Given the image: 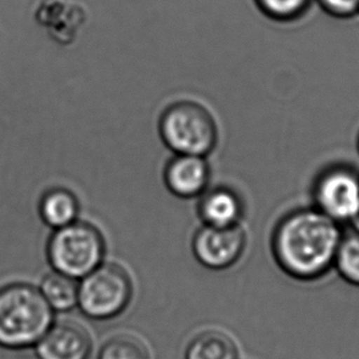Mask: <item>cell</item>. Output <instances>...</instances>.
<instances>
[{"mask_svg": "<svg viewBox=\"0 0 359 359\" xmlns=\"http://www.w3.org/2000/svg\"><path fill=\"white\" fill-rule=\"evenodd\" d=\"M344 232L340 224L316 208L296 210L277 224L272 252L290 276L314 281L334 269Z\"/></svg>", "mask_w": 359, "mask_h": 359, "instance_id": "1", "label": "cell"}, {"mask_svg": "<svg viewBox=\"0 0 359 359\" xmlns=\"http://www.w3.org/2000/svg\"><path fill=\"white\" fill-rule=\"evenodd\" d=\"M53 309L39 290L11 285L0 290V346L22 350L36 346L53 326Z\"/></svg>", "mask_w": 359, "mask_h": 359, "instance_id": "2", "label": "cell"}, {"mask_svg": "<svg viewBox=\"0 0 359 359\" xmlns=\"http://www.w3.org/2000/svg\"><path fill=\"white\" fill-rule=\"evenodd\" d=\"M162 140L177 155H208L217 142V126L208 108L180 101L165 109L160 121Z\"/></svg>", "mask_w": 359, "mask_h": 359, "instance_id": "3", "label": "cell"}, {"mask_svg": "<svg viewBox=\"0 0 359 359\" xmlns=\"http://www.w3.org/2000/svg\"><path fill=\"white\" fill-rule=\"evenodd\" d=\"M106 252L103 236L88 222H73L55 229L48 243L49 262L54 271L75 280L88 276L102 264Z\"/></svg>", "mask_w": 359, "mask_h": 359, "instance_id": "4", "label": "cell"}, {"mask_svg": "<svg viewBox=\"0 0 359 359\" xmlns=\"http://www.w3.org/2000/svg\"><path fill=\"white\" fill-rule=\"evenodd\" d=\"M133 297L129 272L116 262L101 264L79 285L78 306L93 320H109L121 316Z\"/></svg>", "mask_w": 359, "mask_h": 359, "instance_id": "5", "label": "cell"}, {"mask_svg": "<svg viewBox=\"0 0 359 359\" xmlns=\"http://www.w3.org/2000/svg\"><path fill=\"white\" fill-rule=\"evenodd\" d=\"M314 208L341 226L359 212V170L348 163H334L321 170L313 184Z\"/></svg>", "mask_w": 359, "mask_h": 359, "instance_id": "6", "label": "cell"}, {"mask_svg": "<svg viewBox=\"0 0 359 359\" xmlns=\"http://www.w3.org/2000/svg\"><path fill=\"white\" fill-rule=\"evenodd\" d=\"M245 245L247 234L239 224L229 227L205 224L195 234L193 252L204 266L224 270L238 262Z\"/></svg>", "mask_w": 359, "mask_h": 359, "instance_id": "7", "label": "cell"}, {"mask_svg": "<svg viewBox=\"0 0 359 359\" xmlns=\"http://www.w3.org/2000/svg\"><path fill=\"white\" fill-rule=\"evenodd\" d=\"M39 359H90L93 339L78 323L53 324L34 346Z\"/></svg>", "mask_w": 359, "mask_h": 359, "instance_id": "8", "label": "cell"}, {"mask_svg": "<svg viewBox=\"0 0 359 359\" xmlns=\"http://www.w3.org/2000/svg\"><path fill=\"white\" fill-rule=\"evenodd\" d=\"M168 189L180 198L203 194L209 182V167L203 156L177 155L165 170Z\"/></svg>", "mask_w": 359, "mask_h": 359, "instance_id": "9", "label": "cell"}, {"mask_svg": "<svg viewBox=\"0 0 359 359\" xmlns=\"http://www.w3.org/2000/svg\"><path fill=\"white\" fill-rule=\"evenodd\" d=\"M242 212L238 194L229 188L209 190L200 200L199 214L208 226L229 227L238 224Z\"/></svg>", "mask_w": 359, "mask_h": 359, "instance_id": "10", "label": "cell"}, {"mask_svg": "<svg viewBox=\"0 0 359 359\" xmlns=\"http://www.w3.org/2000/svg\"><path fill=\"white\" fill-rule=\"evenodd\" d=\"M185 359H239V348L224 331L205 330L191 339Z\"/></svg>", "mask_w": 359, "mask_h": 359, "instance_id": "11", "label": "cell"}, {"mask_svg": "<svg viewBox=\"0 0 359 359\" xmlns=\"http://www.w3.org/2000/svg\"><path fill=\"white\" fill-rule=\"evenodd\" d=\"M41 217L49 227L62 229L76 221L78 199L67 189H52L44 194L39 206Z\"/></svg>", "mask_w": 359, "mask_h": 359, "instance_id": "12", "label": "cell"}, {"mask_svg": "<svg viewBox=\"0 0 359 359\" xmlns=\"http://www.w3.org/2000/svg\"><path fill=\"white\" fill-rule=\"evenodd\" d=\"M39 291L53 311H69L78 306V282L60 272H50L44 277Z\"/></svg>", "mask_w": 359, "mask_h": 359, "instance_id": "13", "label": "cell"}, {"mask_svg": "<svg viewBox=\"0 0 359 359\" xmlns=\"http://www.w3.org/2000/svg\"><path fill=\"white\" fill-rule=\"evenodd\" d=\"M334 267L344 281L359 287V232H344Z\"/></svg>", "mask_w": 359, "mask_h": 359, "instance_id": "14", "label": "cell"}, {"mask_svg": "<svg viewBox=\"0 0 359 359\" xmlns=\"http://www.w3.org/2000/svg\"><path fill=\"white\" fill-rule=\"evenodd\" d=\"M314 0H254L257 9L275 22H293L311 9Z\"/></svg>", "mask_w": 359, "mask_h": 359, "instance_id": "15", "label": "cell"}, {"mask_svg": "<svg viewBox=\"0 0 359 359\" xmlns=\"http://www.w3.org/2000/svg\"><path fill=\"white\" fill-rule=\"evenodd\" d=\"M98 359H151L145 344L135 336H113L103 344Z\"/></svg>", "mask_w": 359, "mask_h": 359, "instance_id": "16", "label": "cell"}, {"mask_svg": "<svg viewBox=\"0 0 359 359\" xmlns=\"http://www.w3.org/2000/svg\"><path fill=\"white\" fill-rule=\"evenodd\" d=\"M326 14L336 19H351L359 14V0H316Z\"/></svg>", "mask_w": 359, "mask_h": 359, "instance_id": "17", "label": "cell"}, {"mask_svg": "<svg viewBox=\"0 0 359 359\" xmlns=\"http://www.w3.org/2000/svg\"><path fill=\"white\" fill-rule=\"evenodd\" d=\"M347 226H348V229H352V231L359 232V212L357 214L355 219H352L350 224H347Z\"/></svg>", "mask_w": 359, "mask_h": 359, "instance_id": "18", "label": "cell"}, {"mask_svg": "<svg viewBox=\"0 0 359 359\" xmlns=\"http://www.w3.org/2000/svg\"><path fill=\"white\" fill-rule=\"evenodd\" d=\"M357 150H358V154H359V134H358V137H357Z\"/></svg>", "mask_w": 359, "mask_h": 359, "instance_id": "19", "label": "cell"}]
</instances>
